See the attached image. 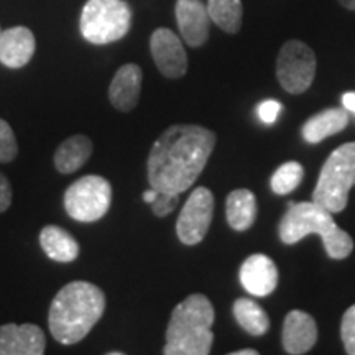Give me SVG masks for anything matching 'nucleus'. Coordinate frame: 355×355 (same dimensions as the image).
<instances>
[{
    "label": "nucleus",
    "instance_id": "nucleus-1",
    "mask_svg": "<svg viewBox=\"0 0 355 355\" xmlns=\"http://www.w3.org/2000/svg\"><path fill=\"white\" fill-rule=\"evenodd\" d=\"M216 133L193 123H176L155 141L148 155V183L162 193L181 194L196 183L216 146Z\"/></svg>",
    "mask_w": 355,
    "mask_h": 355
},
{
    "label": "nucleus",
    "instance_id": "nucleus-2",
    "mask_svg": "<svg viewBox=\"0 0 355 355\" xmlns=\"http://www.w3.org/2000/svg\"><path fill=\"white\" fill-rule=\"evenodd\" d=\"M105 311V295L89 282H71L51 301L48 326L56 343H81L101 321Z\"/></svg>",
    "mask_w": 355,
    "mask_h": 355
},
{
    "label": "nucleus",
    "instance_id": "nucleus-3",
    "mask_svg": "<svg viewBox=\"0 0 355 355\" xmlns=\"http://www.w3.org/2000/svg\"><path fill=\"white\" fill-rule=\"evenodd\" d=\"M279 239L286 245L303 241L311 234L322 239L324 250L334 260H344L352 254V237L336 224L332 212L321 204L311 202H288V211L283 216L278 227Z\"/></svg>",
    "mask_w": 355,
    "mask_h": 355
},
{
    "label": "nucleus",
    "instance_id": "nucleus-4",
    "mask_svg": "<svg viewBox=\"0 0 355 355\" xmlns=\"http://www.w3.org/2000/svg\"><path fill=\"white\" fill-rule=\"evenodd\" d=\"M216 313L207 296L189 295L173 309L166 329L165 355H207L211 352Z\"/></svg>",
    "mask_w": 355,
    "mask_h": 355
},
{
    "label": "nucleus",
    "instance_id": "nucleus-5",
    "mask_svg": "<svg viewBox=\"0 0 355 355\" xmlns=\"http://www.w3.org/2000/svg\"><path fill=\"white\" fill-rule=\"evenodd\" d=\"M355 186V141L340 145L329 155L319 173L313 201L332 214L347 207L349 193Z\"/></svg>",
    "mask_w": 355,
    "mask_h": 355
},
{
    "label": "nucleus",
    "instance_id": "nucleus-6",
    "mask_svg": "<svg viewBox=\"0 0 355 355\" xmlns=\"http://www.w3.org/2000/svg\"><path fill=\"white\" fill-rule=\"evenodd\" d=\"M132 25V10L125 0H87L79 28L92 44H109L125 37Z\"/></svg>",
    "mask_w": 355,
    "mask_h": 355
},
{
    "label": "nucleus",
    "instance_id": "nucleus-7",
    "mask_svg": "<svg viewBox=\"0 0 355 355\" xmlns=\"http://www.w3.org/2000/svg\"><path fill=\"white\" fill-rule=\"evenodd\" d=\"M63 201L66 212L74 220L96 222L107 214L112 202V186L102 176H83L66 189Z\"/></svg>",
    "mask_w": 355,
    "mask_h": 355
},
{
    "label": "nucleus",
    "instance_id": "nucleus-8",
    "mask_svg": "<svg viewBox=\"0 0 355 355\" xmlns=\"http://www.w3.org/2000/svg\"><path fill=\"white\" fill-rule=\"evenodd\" d=\"M318 61L314 51L300 40L286 42L277 60V78L290 94H303L316 76Z\"/></svg>",
    "mask_w": 355,
    "mask_h": 355
},
{
    "label": "nucleus",
    "instance_id": "nucleus-9",
    "mask_svg": "<svg viewBox=\"0 0 355 355\" xmlns=\"http://www.w3.org/2000/svg\"><path fill=\"white\" fill-rule=\"evenodd\" d=\"M214 214V196L207 188H196L184 202L176 222V234L184 245H198L204 241Z\"/></svg>",
    "mask_w": 355,
    "mask_h": 355
},
{
    "label": "nucleus",
    "instance_id": "nucleus-10",
    "mask_svg": "<svg viewBox=\"0 0 355 355\" xmlns=\"http://www.w3.org/2000/svg\"><path fill=\"white\" fill-rule=\"evenodd\" d=\"M150 50L159 73L168 79L183 78L188 71V56L180 37L168 28L155 30L150 38Z\"/></svg>",
    "mask_w": 355,
    "mask_h": 355
},
{
    "label": "nucleus",
    "instance_id": "nucleus-11",
    "mask_svg": "<svg viewBox=\"0 0 355 355\" xmlns=\"http://www.w3.org/2000/svg\"><path fill=\"white\" fill-rule=\"evenodd\" d=\"M46 337L35 324H3L0 326V355H42Z\"/></svg>",
    "mask_w": 355,
    "mask_h": 355
},
{
    "label": "nucleus",
    "instance_id": "nucleus-12",
    "mask_svg": "<svg viewBox=\"0 0 355 355\" xmlns=\"http://www.w3.org/2000/svg\"><path fill=\"white\" fill-rule=\"evenodd\" d=\"M176 21L181 37L189 46H202L209 38V12L201 0H178Z\"/></svg>",
    "mask_w": 355,
    "mask_h": 355
},
{
    "label": "nucleus",
    "instance_id": "nucleus-13",
    "mask_svg": "<svg viewBox=\"0 0 355 355\" xmlns=\"http://www.w3.org/2000/svg\"><path fill=\"white\" fill-rule=\"evenodd\" d=\"M242 286L252 296L265 298L278 286V268L275 261L263 254L250 255L243 261L239 272Z\"/></svg>",
    "mask_w": 355,
    "mask_h": 355
},
{
    "label": "nucleus",
    "instance_id": "nucleus-14",
    "mask_svg": "<svg viewBox=\"0 0 355 355\" xmlns=\"http://www.w3.org/2000/svg\"><path fill=\"white\" fill-rule=\"evenodd\" d=\"M283 347L288 354L301 355L309 352L318 340V326L314 318L304 311L295 309L286 314L283 322Z\"/></svg>",
    "mask_w": 355,
    "mask_h": 355
},
{
    "label": "nucleus",
    "instance_id": "nucleus-15",
    "mask_svg": "<svg viewBox=\"0 0 355 355\" xmlns=\"http://www.w3.org/2000/svg\"><path fill=\"white\" fill-rule=\"evenodd\" d=\"M35 37L26 26H13L0 35V63L19 69L30 63L35 55Z\"/></svg>",
    "mask_w": 355,
    "mask_h": 355
},
{
    "label": "nucleus",
    "instance_id": "nucleus-16",
    "mask_svg": "<svg viewBox=\"0 0 355 355\" xmlns=\"http://www.w3.org/2000/svg\"><path fill=\"white\" fill-rule=\"evenodd\" d=\"M141 79H144V74L139 64H123L115 73L109 86L110 104L121 112H130L132 109H135L140 99Z\"/></svg>",
    "mask_w": 355,
    "mask_h": 355
},
{
    "label": "nucleus",
    "instance_id": "nucleus-17",
    "mask_svg": "<svg viewBox=\"0 0 355 355\" xmlns=\"http://www.w3.org/2000/svg\"><path fill=\"white\" fill-rule=\"evenodd\" d=\"M40 245L48 259L69 263L79 257V243L68 230L58 225H46L40 232Z\"/></svg>",
    "mask_w": 355,
    "mask_h": 355
},
{
    "label": "nucleus",
    "instance_id": "nucleus-18",
    "mask_svg": "<svg viewBox=\"0 0 355 355\" xmlns=\"http://www.w3.org/2000/svg\"><path fill=\"white\" fill-rule=\"evenodd\" d=\"M257 199L250 189H234L225 201V216L229 225L237 232H243L254 225L257 219Z\"/></svg>",
    "mask_w": 355,
    "mask_h": 355
},
{
    "label": "nucleus",
    "instance_id": "nucleus-19",
    "mask_svg": "<svg viewBox=\"0 0 355 355\" xmlns=\"http://www.w3.org/2000/svg\"><path fill=\"white\" fill-rule=\"evenodd\" d=\"M92 155V141L86 135H73L66 139L55 152V166L61 175L78 171Z\"/></svg>",
    "mask_w": 355,
    "mask_h": 355
},
{
    "label": "nucleus",
    "instance_id": "nucleus-20",
    "mask_svg": "<svg viewBox=\"0 0 355 355\" xmlns=\"http://www.w3.org/2000/svg\"><path fill=\"white\" fill-rule=\"evenodd\" d=\"M349 123V114L344 109H326L311 117L303 125V139L309 144H319L327 137L343 132Z\"/></svg>",
    "mask_w": 355,
    "mask_h": 355
},
{
    "label": "nucleus",
    "instance_id": "nucleus-21",
    "mask_svg": "<svg viewBox=\"0 0 355 355\" xmlns=\"http://www.w3.org/2000/svg\"><path fill=\"white\" fill-rule=\"evenodd\" d=\"M234 318L250 336H263L270 329L268 314L250 298H239L234 303Z\"/></svg>",
    "mask_w": 355,
    "mask_h": 355
},
{
    "label": "nucleus",
    "instance_id": "nucleus-22",
    "mask_svg": "<svg viewBox=\"0 0 355 355\" xmlns=\"http://www.w3.org/2000/svg\"><path fill=\"white\" fill-rule=\"evenodd\" d=\"M207 12L211 20L227 33H239L242 28V0H207Z\"/></svg>",
    "mask_w": 355,
    "mask_h": 355
},
{
    "label": "nucleus",
    "instance_id": "nucleus-23",
    "mask_svg": "<svg viewBox=\"0 0 355 355\" xmlns=\"http://www.w3.org/2000/svg\"><path fill=\"white\" fill-rule=\"evenodd\" d=\"M304 178V170L298 162H286L273 173L272 189L275 194L285 196L295 191Z\"/></svg>",
    "mask_w": 355,
    "mask_h": 355
},
{
    "label": "nucleus",
    "instance_id": "nucleus-24",
    "mask_svg": "<svg viewBox=\"0 0 355 355\" xmlns=\"http://www.w3.org/2000/svg\"><path fill=\"white\" fill-rule=\"evenodd\" d=\"M19 155V144L12 127L0 119V163H10Z\"/></svg>",
    "mask_w": 355,
    "mask_h": 355
},
{
    "label": "nucleus",
    "instance_id": "nucleus-25",
    "mask_svg": "<svg viewBox=\"0 0 355 355\" xmlns=\"http://www.w3.org/2000/svg\"><path fill=\"white\" fill-rule=\"evenodd\" d=\"M340 337L349 355H355V304L345 311L340 322Z\"/></svg>",
    "mask_w": 355,
    "mask_h": 355
},
{
    "label": "nucleus",
    "instance_id": "nucleus-26",
    "mask_svg": "<svg viewBox=\"0 0 355 355\" xmlns=\"http://www.w3.org/2000/svg\"><path fill=\"white\" fill-rule=\"evenodd\" d=\"M178 202H180V194L175 193H162L158 191V196L152 202V211L157 217H166L176 209Z\"/></svg>",
    "mask_w": 355,
    "mask_h": 355
},
{
    "label": "nucleus",
    "instance_id": "nucleus-27",
    "mask_svg": "<svg viewBox=\"0 0 355 355\" xmlns=\"http://www.w3.org/2000/svg\"><path fill=\"white\" fill-rule=\"evenodd\" d=\"M283 105L279 104L278 101H273V99H268L265 102H261L259 105V117L260 121L266 123V125H270V123H275L277 122V119L279 117V112H282Z\"/></svg>",
    "mask_w": 355,
    "mask_h": 355
},
{
    "label": "nucleus",
    "instance_id": "nucleus-28",
    "mask_svg": "<svg viewBox=\"0 0 355 355\" xmlns=\"http://www.w3.org/2000/svg\"><path fill=\"white\" fill-rule=\"evenodd\" d=\"M12 204V188L6 175L0 173V212H6Z\"/></svg>",
    "mask_w": 355,
    "mask_h": 355
},
{
    "label": "nucleus",
    "instance_id": "nucleus-29",
    "mask_svg": "<svg viewBox=\"0 0 355 355\" xmlns=\"http://www.w3.org/2000/svg\"><path fill=\"white\" fill-rule=\"evenodd\" d=\"M343 104L345 110L355 114V92H345L343 96Z\"/></svg>",
    "mask_w": 355,
    "mask_h": 355
},
{
    "label": "nucleus",
    "instance_id": "nucleus-30",
    "mask_svg": "<svg viewBox=\"0 0 355 355\" xmlns=\"http://www.w3.org/2000/svg\"><path fill=\"white\" fill-rule=\"evenodd\" d=\"M157 196H158V191L155 188H150L148 191H145V193H144V201L152 204L155 199H157Z\"/></svg>",
    "mask_w": 355,
    "mask_h": 355
},
{
    "label": "nucleus",
    "instance_id": "nucleus-31",
    "mask_svg": "<svg viewBox=\"0 0 355 355\" xmlns=\"http://www.w3.org/2000/svg\"><path fill=\"white\" fill-rule=\"evenodd\" d=\"M339 3L345 8H349V10H354L355 12V0H339Z\"/></svg>",
    "mask_w": 355,
    "mask_h": 355
},
{
    "label": "nucleus",
    "instance_id": "nucleus-32",
    "mask_svg": "<svg viewBox=\"0 0 355 355\" xmlns=\"http://www.w3.org/2000/svg\"><path fill=\"white\" fill-rule=\"evenodd\" d=\"M230 355H259V352L254 349H243V350H237V352H232Z\"/></svg>",
    "mask_w": 355,
    "mask_h": 355
},
{
    "label": "nucleus",
    "instance_id": "nucleus-33",
    "mask_svg": "<svg viewBox=\"0 0 355 355\" xmlns=\"http://www.w3.org/2000/svg\"><path fill=\"white\" fill-rule=\"evenodd\" d=\"M109 355H122V352H109Z\"/></svg>",
    "mask_w": 355,
    "mask_h": 355
},
{
    "label": "nucleus",
    "instance_id": "nucleus-34",
    "mask_svg": "<svg viewBox=\"0 0 355 355\" xmlns=\"http://www.w3.org/2000/svg\"><path fill=\"white\" fill-rule=\"evenodd\" d=\"M0 35H2V32H0Z\"/></svg>",
    "mask_w": 355,
    "mask_h": 355
}]
</instances>
